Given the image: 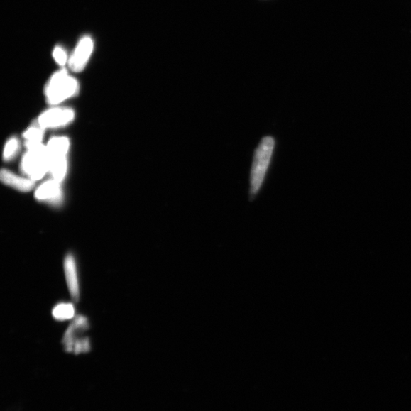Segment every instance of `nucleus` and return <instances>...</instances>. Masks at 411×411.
Instances as JSON below:
<instances>
[{"label":"nucleus","instance_id":"obj_1","mask_svg":"<svg viewBox=\"0 0 411 411\" xmlns=\"http://www.w3.org/2000/svg\"><path fill=\"white\" fill-rule=\"evenodd\" d=\"M28 152L24 155L21 168L25 175L35 182L49 172V155L47 146L42 142H26Z\"/></svg>","mask_w":411,"mask_h":411},{"label":"nucleus","instance_id":"obj_2","mask_svg":"<svg viewBox=\"0 0 411 411\" xmlns=\"http://www.w3.org/2000/svg\"><path fill=\"white\" fill-rule=\"evenodd\" d=\"M275 141L272 136H265L261 140L256 150L251 172V196L258 192L269 167Z\"/></svg>","mask_w":411,"mask_h":411},{"label":"nucleus","instance_id":"obj_3","mask_svg":"<svg viewBox=\"0 0 411 411\" xmlns=\"http://www.w3.org/2000/svg\"><path fill=\"white\" fill-rule=\"evenodd\" d=\"M79 91V83L70 76L65 69L55 73L45 88V97L50 104H57L75 97Z\"/></svg>","mask_w":411,"mask_h":411},{"label":"nucleus","instance_id":"obj_4","mask_svg":"<svg viewBox=\"0 0 411 411\" xmlns=\"http://www.w3.org/2000/svg\"><path fill=\"white\" fill-rule=\"evenodd\" d=\"M70 141L67 137H53L47 145L49 155V172L52 178L62 182L67 172V155L70 150Z\"/></svg>","mask_w":411,"mask_h":411},{"label":"nucleus","instance_id":"obj_5","mask_svg":"<svg viewBox=\"0 0 411 411\" xmlns=\"http://www.w3.org/2000/svg\"><path fill=\"white\" fill-rule=\"evenodd\" d=\"M88 328V321L83 316L78 317L72 322L63 339V344L67 351L75 354L87 353L90 351V343L85 337L79 339V336Z\"/></svg>","mask_w":411,"mask_h":411},{"label":"nucleus","instance_id":"obj_6","mask_svg":"<svg viewBox=\"0 0 411 411\" xmlns=\"http://www.w3.org/2000/svg\"><path fill=\"white\" fill-rule=\"evenodd\" d=\"M75 119V111L70 109L55 108L41 114L37 124L45 130L57 128L68 125Z\"/></svg>","mask_w":411,"mask_h":411},{"label":"nucleus","instance_id":"obj_7","mask_svg":"<svg viewBox=\"0 0 411 411\" xmlns=\"http://www.w3.org/2000/svg\"><path fill=\"white\" fill-rule=\"evenodd\" d=\"M94 49V42L89 36L83 37L69 59L68 65L72 72H80L86 68Z\"/></svg>","mask_w":411,"mask_h":411},{"label":"nucleus","instance_id":"obj_8","mask_svg":"<svg viewBox=\"0 0 411 411\" xmlns=\"http://www.w3.org/2000/svg\"><path fill=\"white\" fill-rule=\"evenodd\" d=\"M35 195L39 202L57 205L61 203L62 198L61 182L52 178L38 187Z\"/></svg>","mask_w":411,"mask_h":411},{"label":"nucleus","instance_id":"obj_9","mask_svg":"<svg viewBox=\"0 0 411 411\" xmlns=\"http://www.w3.org/2000/svg\"><path fill=\"white\" fill-rule=\"evenodd\" d=\"M63 268H65V277L70 296L73 300L77 302L80 300V290L77 263L75 257L70 254L67 255L65 262H63Z\"/></svg>","mask_w":411,"mask_h":411},{"label":"nucleus","instance_id":"obj_10","mask_svg":"<svg viewBox=\"0 0 411 411\" xmlns=\"http://www.w3.org/2000/svg\"><path fill=\"white\" fill-rule=\"evenodd\" d=\"M0 177L4 184L22 192H31L35 187L36 182L27 177H20L6 170L1 171Z\"/></svg>","mask_w":411,"mask_h":411},{"label":"nucleus","instance_id":"obj_11","mask_svg":"<svg viewBox=\"0 0 411 411\" xmlns=\"http://www.w3.org/2000/svg\"><path fill=\"white\" fill-rule=\"evenodd\" d=\"M53 317L57 321L70 320L75 317V307L72 303L62 302L52 311Z\"/></svg>","mask_w":411,"mask_h":411},{"label":"nucleus","instance_id":"obj_12","mask_svg":"<svg viewBox=\"0 0 411 411\" xmlns=\"http://www.w3.org/2000/svg\"><path fill=\"white\" fill-rule=\"evenodd\" d=\"M45 129L42 128L38 124L31 126L23 134L26 142L39 143L43 139Z\"/></svg>","mask_w":411,"mask_h":411},{"label":"nucleus","instance_id":"obj_13","mask_svg":"<svg viewBox=\"0 0 411 411\" xmlns=\"http://www.w3.org/2000/svg\"><path fill=\"white\" fill-rule=\"evenodd\" d=\"M19 150L18 141L13 137V138L8 141L4 150V159L6 161L11 160L16 155Z\"/></svg>","mask_w":411,"mask_h":411},{"label":"nucleus","instance_id":"obj_14","mask_svg":"<svg viewBox=\"0 0 411 411\" xmlns=\"http://www.w3.org/2000/svg\"><path fill=\"white\" fill-rule=\"evenodd\" d=\"M53 57L60 67H65L69 62L67 52L60 46H57L53 51Z\"/></svg>","mask_w":411,"mask_h":411}]
</instances>
